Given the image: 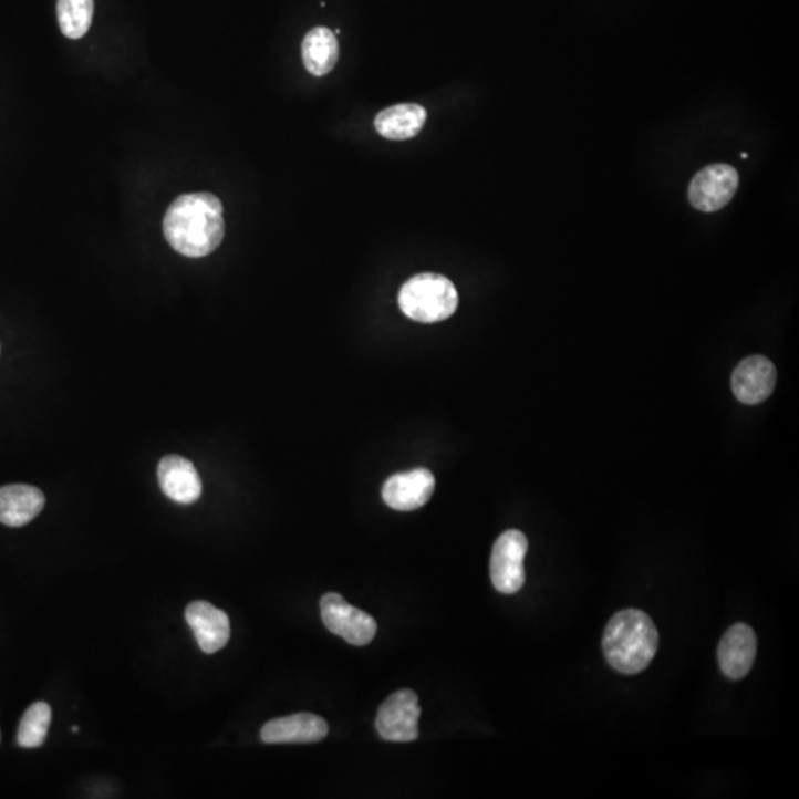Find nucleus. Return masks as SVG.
<instances>
[{"mask_svg": "<svg viewBox=\"0 0 799 799\" xmlns=\"http://www.w3.org/2000/svg\"><path fill=\"white\" fill-rule=\"evenodd\" d=\"M221 200L210 193L179 196L164 219L168 243L188 258H201L218 249L226 232Z\"/></svg>", "mask_w": 799, "mask_h": 799, "instance_id": "nucleus-1", "label": "nucleus"}, {"mask_svg": "<svg viewBox=\"0 0 799 799\" xmlns=\"http://www.w3.org/2000/svg\"><path fill=\"white\" fill-rule=\"evenodd\" d=\"M658 632L652 619L636 609L614 614L603 635L604 656L618 673L634 675L656 656Z\"/></svg>", "mask_w": 799, "mask_h": 799, "instance_id": "nucleus-2", "label": "nucleus"}, {"mask_svg": "<svg viewBox=\"0 0 799 799\" xmlns=\"http://www.w3.org/2000/svg\"><path fill=\"white\" fill-rule=\"evenodd\" d=\"M458 291L445 276L423 273L407 280L400 289L398 304L403 313L421 323L449 319L458 309Z\"/></svg>", "mask_w": 799, "mask_h": 799, "instance_id": "nucleus-3", "label": "nucleus"}, {"mask_svg": "<svg viewBox=\"0 0 799 799\" xmlns=\"http://www.w3.org/2000/svg\"><path fill=\"white\" fill-rule=\"evenodd\" d=\"M529 542L520 530H507L495 542L490 559L494 587L502 594H516L525 585V557Z\"/></svg>", "mask_w": 799, "mask_h": 799, "instance_id": "nucleus-4", "label": "nucleus"}, {"mask_svg": "<svg viewBox=\"0 0 799 799\" xmlns=\"http://www.w3.org/2000/svg\"><path fill=\"white\" fill-rule=\"evenodd\" d=\"M739 187V174L730 165L715 164L699 170L688 187L693 208L702 212H717L730 204Z\"/></svg>", "mask_w": 799, "mask_h": 799, "instance_id": "nucleus-5", "label": "nucleus"}, {"mask_svg": "<svg viewBox=\"0 0 799 799\" xmlns=\"http://www.w3.org/2000/svg\"><path fill=\"white\" fill-rule=\"evenodd\" d=\"M324 626L353 645H366L375 639L377 625L371 614L353 608L340 594L324 595L320 601Z\"/></svg>", "mask_w": 799, "mask_h": 799, "instance_id": "nucleus-6", "label": "nucleus"}, {"mask_svg": "<svg viewBox=\"0 0 799 799\" xmlns=\"http://www.w3.org/2000/svg\"><path fill=\"white\" fill-rule=\"evenodd\" d=\"M421 706L418 695L400 691L381 705L376 715V730L388 741H414L418 739Z\"/></svg>", "mask_w": 799, "mask_h": 799, "instance_id": "nucleus-7", "label": "nucleus"}, {"mask_svg": "<svg viewBox=\"0 0 799 799\" xmlns=\"http://www.w3.org/2000/svg\"><path fill=\"white\" fill-rule=\"evenodd\" d=\"M436 478L425 468L395 474L385 481L382 498L390 508L397 511H414L432 499Z\"/></svg>", "mask_w": 799, "mask_h": 799, "instance_id": "nucleus-8", "label": "nucleus"}, {"mask_svg": "<svg viewBox=\"0 0 799 799\" xmlns=\"http://www.w3.org/2000/svg\"><path fill=\"white\" fill-rule=\"evenodd\" d=\"M776 380L775 364L762 355H753L740 362L733 372V393L745 405H758L770 397L776 386Z\"/></svg>", "mask_w": 799, "mask_h": 799, "instance_id": "nucleus-9", "label": "nucleus"}, {"mask_svg": "<svg viewBox=\"0 0 799 799\" xmlns=\"http://www.w3.org/2000/svg\"><path fill=\"white\" fill-rule=\"evenodd\" d=\"M755 656H757V635L746 623L733 625L719 641V666L727 678H745L753 670Z\"/></svg>", "mask_w": 799, "mask_h": 799, "instance_id": "nucleus-10", "label": "nucleus"}, {"mask_svg": "<svg viewBox=\"0 0 799 799\" xmlns=\"http://www.w3.org/2000/svg\"><path fill=\"white\" fill-rule=\"evenodd\" d=\"M186 619L201 652L214 654L226 647L230 640V619L227 613L215 608L208 601H195L186 609Z\"/></svg>", "mask_w": 799, "mask_h": 799, "instance_id": "nucleus-11", "label": "nucleus"}, {"mask_svg": "<svg viewBox=\"0 0 799 799\" xmlns=\"http://www.w3.org/2000/svg\"><path fill=\"white\" fill-rule=\"evenodd\" d=\"M329 726L319 715L302 713L271 719L262 727L263 744H315L328 736Z\"/></svg>", "mask_w": 799, "mask_h": 799, "instance_id": "nucleus-12", "label": "nucleus"}, {"mask_svg": "<svg viewBox=\"0 0 799 799\" xmlns=\"http://www.w3.org/2000/svg\"><path fill=\"white\" fill-rule=\"evenodd\" d=\"M160 489L169 499L183 505L195 504L201 495L199 473L190 460L178 455H168L157 467Z\"/></svg>", "mask_w": 799, "mask_h": 799, "instance_id": "nucleus-13", "label": "nucleus"}, {"mask_svg": "<svg viewBox=\"0 0 799 799\" xmlns=\"http://www.w3.org/2000/svg\"><path fill=\"white\" fill-rule=\"evenodd\" d=\"M45 507V495L38 487L10 485L0 487V522L10 527L29 525Z\"/></svg>", "mask_w": 799, "mask_h": 799, "instance_id": "nucleus-14", "label": "nucleus"}, {"mask_svg": "<svg viewBox=\"0 0 799 799\" xmlns=\"http://www.w3.org/2000/svg\"><path fill=\"white\" fill-rule=\"evenodd\" d=\"M427 122V110L419 104H397L382 110L375 118L381 137L405 142L416 137Z\"/></svg>", "mask_w": 799, "mask_h": 799, "instance_id": "nucleus-15", "label": "nucleus"}, {"mask_svg": "<svg viewBox=\"0 0 799 799\" xmlns=\"http://www.w3.org/2000/svg\"><path fill=\"white\" fill-rule=\"evenodd\" d=\"M340 59V45L332 30L315 28L302 41V61L313 76L331 73Z\"/></svg>", "mask_w": 799, "mask_h": 799, "instance_id": "nucleus-16", "label": "nucleus"}, {"mask_svg": "<svg viewBox=\"0 0 799 799\" xmlns=\"http://www.w3.org/2000/svg\"><path fill=\"white\" fill-rule=\"evenodd\" d=\"M56 15L65 38L81 39L91 28L94 0H59Z\"/></svg>", "mask_w": 799, "mask_h": 799, "instance_id": "nucleus-17", "label": "nucleus"}, {"mask_svg": "<svg viewBox=\"0 0 799 799\" xmlns=\"http://www.w3.org/2000/svg\"><path fill=\"white\" fill-rule=\"evenodd\" d=\"M52 719V709L46 702H37L30 706L19 727V745L21 748H39L46 739Z\"/></svg>", "mask_w": 799, "mask_h": 799, "instance_id": "nucleus-18", "label": "nucleus"}, {"mask_svg": "<svg viewBox=\"0 0 799 799\" xmlns=\"http://www.w3.org/2000/svg\"><path fill=\"white\" fill-rule=\"evenodd\" d=\"M741 157H744V159H748V153H741Z\"/></svg>", "mask_w": 799, "mask_h": 799, "instance_id": "nucleus-19", "label": "nucleus"}, {"mask_svg": "<svg viewBox=\"0 0 799 799\" xmlns=\"http://www.w3.org/2000/svg\"><path fill=\"white\" fill-rule=\"evenodd\" d=\"M72 730H73L74 733H77V731H79V727L74 726V727H72Z\"/></svg>", "mask_w": 799, "mask_h": 799, "instance_id": "nucleus-20", "label": "nucleus"}]
</instances>
